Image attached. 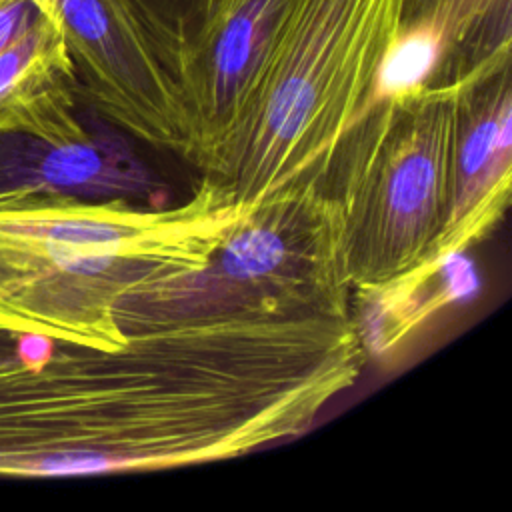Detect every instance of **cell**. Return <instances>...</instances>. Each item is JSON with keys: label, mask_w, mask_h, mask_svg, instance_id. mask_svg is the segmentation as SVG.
I'll return each instance as SVG.
<instances>
[{"label": "cell", "mask_w": 512, "mask_h": 512, "mask_svg": "<svg viewBox=\"0 0 512 512\" xmlns=\"http://www.w3.org/2000/svg\"><path fill=\"white\" fill-rule=\"evenodd\" d=\"M292 0H196L174 80L188 120L186 160L208 172L260 58Z\"/></svg>", "instance_id": "cell-7"}, {"label": "cell", "mask_w": 512, "mask_h": 512, "mask_svg": "<svg viewBox=\"0 0 512 512\" xmlns=\"http://www.w3.org/2000/svg\"><path fill=\"white\" fill-rule=\"evenodd\" d=\"M56 20L80 98L112 126L182 158L188 122L178 86L130 0H38Z\"/></svg>", "instance_id": "cell-5"}, {"label": "cell", "mask_w": 512, "mask_h": 512, "mask_svg": "<svg viewBox=\"0 0 512 512\" xmlns=\"http://www.w3.org/2000/svg\"><path fill=\"white\" fill-rule=\"evenodd\" d=\"M512 66L460 90L452 146L448 218L422 268L404 282L378 290L392 308L412 312L424 286L480 242L502 218L512 188Z\"/></svg>", "instance_id": "cell-6"}, {"label": "cell", "mask_w": 512, "mask_h": 512, "mask_svg": "<svg viewBox=\"0 0 512 512\" xmlns=\"http://www.w3.org/2000/svg\"><path fill=\"white\" fill-rule=\"evenodd\" d=\"M0 2H2V0H0Z\"/></svg>", "instance_id": "cell-13"}, {"label": "cell", "mask_w": 512, "mask_h": 512, "mask_svg": "<svg viewBox=\"0 0 512 512\" xmlns=\"http://www.w3.org/2000/svg\"><path fill=\"white\" fill-rule=\"evenodd\" d=\"M194 2L196 0H130L172 76Z\"/></svg>", "instance_id": "cell-11"}, {"label": "cell", "mask_w": 512, "mask_h": 512, "mask_svg": "<svg viewBox=\"0 0 512 512\" xmlns=\"http://www.w3.org/2000/svg\"><path fill=\"white\" fill-rule=\"evenodd\" d=\"M512 64V0H400L378 80L392 96L464 88Z\"/></svg>", "instance_id": "cell-8"}, {"label": "cell", "mask_w": 512, "mask_h": 512, "mask_svg": "<svg viewBox=\"0 0 512 512\" xmlns=\"http://www.w3.org/2000/svg\"><path fill=\"white\" fill-rule=\"evenodd\" d=\"M400 0H292L210 172L236 202L316 186L366 114ZM330 194V192H328Z\"/></svg>", "instance_id": "cell-2"}, {"label": "cell", "mask_w": 512, "mask_h": 512, "mask_svg": "<svg viewBox=\"0 0 512 512\" xmlns=\"http://www.w3.org/2000/svg\"><path fill=\"white\" fill-rule=\"evenodd\" d=\"M44 12L38 0H2L0 2V52L8 48L32 22Z\"/></svg>", "instance_id": "cell-12"}, {"label": "cell", "mask_w": 512, "mask_h": 512, "mask_svg": "<svg viewBox=\"0 0 512 512\" xmlns=\"http://www.w3.org/2000/svg\"><path fill=\"white\" fill-rule=\"evenodd\" d=\"M462 88H432L366 114L332 176L354 296L414 276L448 218Z\"/></svg>", "instance_id": "cell-3"}, {"label": "cell", "mask_w": 512, "mask_h": 512, "mask_svg": "<svg viewBox=\"0 0 512 512\" xmlns=\"http://www.w3.org/2000/svg\"><path fill=\"white\" fill-rule=\"evenodd\" d=\"M248 210L208 176L170 208L0 194V328L118 348L122 304L202 268Z\"/></svg>", "instance_id": "cell-1"}, {"label": "cell", "mask_w": 512, "mask_h": 512, "mask_svg": "<svg viewBox=\"0 0 512 512\" xmlns=\"http://www.w3.org/2000/svg\"><path fill=\"white\" fill-rule=\"evenodd\" d=\"M80 88L64 36L44 10L0 52V130L82 138Z\"/></svg>", "instance_id": "cell-10"}, {"label": "cell", "mask_w": 512, "mask_h": 512, "mask_svg": "<svg viewBox=\"0 0 512 512\" xmlns=\"http://www.w3.org/2000/svg\"><path fill=\"white\" fill-rule=\"evenodd\" d=\"M154 180L116 138H44L0 130V194L32 192L84 200H136Z\"/></svg>", "instance_id": "cell-9"}, {"label": "cell", "mask_w": 512, "mask_h": 512, "mask_svg": "<svg viewBox=\"0 0 512 512\" xmlns=\"http://www.w3.org/2000/svg\"><path fill=\"white\" fill-rule=\"evenodd\" d=\"M342 256V206L316 188L272 194L236 222L210 260L120 308V324L230 314H352Z\"/></svg>", "instance_id": "cell-4"}]
</instances>
